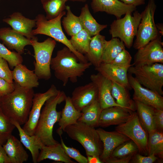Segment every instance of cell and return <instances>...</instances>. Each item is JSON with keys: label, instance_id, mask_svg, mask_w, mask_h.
<instances>
[{"label": "cell", "instance_id": "1", "mask_svg": "<svg viewBox=\"0 0 163 163\" xmlns=\"http://www.w3.org/2000/svg\"><path fill=\"white\" fill-rule=\"evenodd\" d=\"M14 83V90L1 98L0 108L6 116L21 125L28 119L35 93L33 88H23Z\"/></svg>", "mask_w": 163, "mask_h": 163}, {"label": "cell", "instance_id": "2", "mask_svg": "<svg viewBox=\"0 0 163 163\" xmlns=\"http://www.w3.org/2000/svg\"><path fill=\"white\" fill-rule=\"evenodd\" d=\"M91 65L89 62H80L76 55L65 46L57 52L55 57L52 58L50 68L54 71L55 77L65 86L69 80L76 82L78 78L83 75Z\"/></svg>", "mask_w": 163, "mask_h": 163}, {"label": "cell", "instance_id": "3", "mask_svg": "<svg viewBox=\"0 0 163 163\" xmlns=\"http://www.w3.org/2000/svg\"><path fill=\"white\" fill-rule=\"evenodd\" d=\"M66 96L63 91H60L57 94L47 99L44 104L34 135L43 145H53L59 143L53 136L54 126L59 122L62 112L57 110L56 107L58 104L65 101Z\"/></svg>", "mask_w": 163, "mask_h": 163}, {"label": "cell", "instance_id": "4", "mask_svg": "<svg viewBox=\"0 0 163 163\" xmlns=\"http://www.w3.org/2000/svg\"><path fill=\"white\" fill-rule=\"evenodd\" d=\"M66 13L65 11L57 17L49 20H47L43 14H38L35 18L36 28L33 30L32 34L34 36L40 34L50 37L56 41L62 43L67 47L76 55L80 62H87L88 61L85 56L74 48L62 30L61 20Z\"/></svg>", "mask_w": 163, "mask_h": 163}, {"label": "cell", "instance_id": "5", "mask_svg": "<svg viewBox=\"0 0 163 163\" xmlns=\"http://www.w3.org/2000/svg\"><path fill=\"white\" fill-rule=\"evenodd\" d=\"M64 131L70 138L81 144L87 156L99 157L102 153L103 144L94 127L78 121L67 126Z\"/></svg>", "mask_w": 163, "mask_h": 163}, {"label": "cell", "instance_id": "6", "mask_svg": "<svg viewBox=\"0 0 163 163\" xmlns=\"http://www.w3.org/2000/svg\"><path fill=\"white\" fill-rule=\"evenodd\" d=\"M132 13L128 11L123 18L114 20L109 30L112 38H119L128 49L133 46L141 17V14L138 11H135L133 15Z\"/></svg>", "mask_w": 163, "mask_h": 163}, {"label": "cell", "instance_id": "7", "mask_svg": "<svg viewBox=\"0 0 163 163\" xmlns=\"http://www.w3.org/2000/svg\"><path fill=\"white\" fill-rule=\"evenodd\" d=\"M30 42L34 51V73L39 79L48 80L51 76L50 63L56 41L49 37L42 42H38L37 38Z\"/></svg>", "mask_w": 163, "mask_h": 163}, {"label": "cell", "instance_id": "8", "mask_svg": "<svg viewBox=\"0 0 163 163\" xmlns=\"http://www.w3.org/2000/svg\"><path fill=\"white\" fill-rule=\"evenodd\" d=\"M128 72L133 75L142 86L162 96L163 63H156L139 67L131 66Z\"/></svg>", "mask_w": 163, "mask_h": 163}, {"label": "cell", "instance_id": "9", "mask_svg": "<svg viewBox=\"0 0 163 163\" xmlns=\"http://www.w3.org/2000/svg\"><path fill=\"white\" fill-rule=\"evenodd\" d=\"M156 8L155 0H149L144 10L141 13L140 23L133 45L135 49L137 50L144 46L160 35L154 19Z\"/></svg>", "mask_w": 163, "mask_h": 163}, {"label": "cell", "instance_id": "10", "mask_svg": "<svg viewBox=\"0 0 163 163\" xmlns=\"http://www.w3.org/2000/svg\"><path fill=\"white\" fill-rule=\"evenodd\" d=\"M115 130L132 140L137 146L139 153L148 155V134L140 122L136 112H133L126 122L116 126Z\"/></svg>", "mask_w": 163, "mask_h": 163}, {"label": "cell", "instance_id": "11", "mask_svg": "<svg viewBox=\"0 0 163 163\" xmlns=\"http://www.w3.org/2000/svg\"><path fill=\"white\" fill-rule=\"evenodd\" d=\"M159 35L137 49L132 66L139 67L156 63H163V42Z\"/></svg>", "mask_w": 163, "mask_h": 163}, {"label": "cell", "instance_id": "12", "mask_svg": "<svg viewBox=\"0 0 163 163\" xmlns=\"http://www.w3.org/2000/svg\"><path fill=\"white\" fill-rule=\"evenodd\" d=\"M60 91L52 84L45 92L34 94L28 119L22 127L27 134L30 136L34 135L43 106L47 99L57 94Z\"/></svg>", "mask_w": 163, "mask_h": 163}, {"label": "cell", "instance_id": "13", "mask_svg": "<svg viewBox=\"0 0 163 163\" xmlns=\"http://www.w3.org/2000/svg\"><path fill=\"white\" fill-rule=\"evenodd\" d=\"M129 84L134 90L133 100L139 101L156 109L163 110V97L157 93L142 86L128 73Z\"/></svg>", "mask_w": 163, "mask_h": 163}, {"label": "cell", "instance_id": "14", "mask_svg": "<svg viewBox=\"0 0 163 163\" xmlns=\"http://www.w3.org/2000/svg\"><path fill=\"white\" fill-rule=\"evenodd\" d=\"M91 5L94 12H105L117 19L121 18L128 11L132 13L136 10V7L125 4L119 0H91Z\"/></svg>", "mask_w": 163, "mask_h": 163}, {"label": "cell", "instance_id": "15", "mask_svg": "<svg viewBox=\"0 0 163 163\" xmlns=\"http://www.w3.org/2000/svg\"><path fill=\"white\" fill-rule=\"evenodd\" d=\"M70 97L72 102L75 108L82 112L84 108L97 98V87L92 82L79 86L75 88Z\"/></svg>", "mask_w": 163, "mask_h": 163}, {"label": "cell", "instance_id": "16", "mask_svg": "<svg viewBox=\"0 0 163 163\" xmlns=\"http://www.w3.org/2000/svg\"><path fill=\"white\" fill-rule=\"evenodd\" d=\"M90 78L91 81L97 87V100L102 110L113 106L121 107L116 103L111 95V81L98 72L97 74L91 75Z\"/></svg>", "mask_w": 163, "mask_h": 163}, {"label": "cell", "instance_id": "17", "mask_svg": "<svg viewBox=\"0 0 163 163\" xmlns=\"http://www.w3.org/2000/svg\"><path fill=\"white\" fill-rule=\"evenodd\" d=\"M96 130L103 144V151L99 157L104 163L110 156L117 146L130 140L126 136L116 130L108 132L101 128Z\"/></svg>", "mask_w": 163, "mask_h": 163}, {"label": "cell", "instance_id": "18", "mask_svg": "<svg viewBox=\"0 0 163 163\" xmlns=\"http://www.w3.org/2000/svg\"><path fill=\"white\" fill-rule=\"evenodd\" d=\"M133 111L118 106H113L102 110L98 126L103 127L119 125L126 122L132 116Z\"/></svg>", "mask_w": 163, "mask_h": 163}, {"label": "cell", "instance_id": "19", "mask_svg": "<svg viewBox=\"0 0 163 163\" xmlns=\"http://www.w3.org/2000/svg\"><path fill=\"white\" fill-rule=\"evenodd\" d=\"M3 21L9 25L14 31L30 40L37 38L32 33L33 28L36 26L35 19H31L21 13L15 12L4 18Z\"/></svg>", "mask_w": 163, "mask_h": 163}, {"label": "cell", "instance_id": "20", "mask_svg": "<svg viewBox=\"0 0 163 163\" xmlns=\"http://www.w3.org/2000/svg\"><path fill=\"white\" fill-rule=\"evenodd\" d=\"M129 68L117 66L110 63L102 62L99 66L95 68V69L111 82L123 86L129 90L132 88L128 78Z\"/></svg>", "mask_w": 163, "mask_h": 163}, {"label": "cell", "instance_id": "21", "mask_svg": "<svg viewBox=\"0 0 163 163\" xmlns=\"http://www.w3.org/2000/svg\"><path fill=\"white\" fill-rule=\"evenodd\" d=\"M0 39L8 49L14 50L21 55L24 53L26 46L31 45L30 40L10 27L0 28Z\"/></svg>", "mask_w": 163, "mask_h": 163}, {"label": "cell", "instance_id": "22", "mask_svg": "<svg viewBox=\"0 0 163 163\" xmlns=\"http://www.w3.org/2000/svg\"><path fill=\"white\" fill-rule=\"evenodd\" d=\"M12 73L14 82L22 87L33 88L39 85V78L34 71L29 70L22 63L15 66Z\"/></svg>", "mask_w": 163, "mask_h": 163}, {"label": "cell", "instance_id": "23", "mask_svg": "<svg viewBox=\"0 0 163 163\" xmlns=\"http://www.w3.org/2000/svg\"><path fill=\"white\" fill-rule=\"evenodd\" d=\"M2 146L11 163H22L28 160L29 155L22 143L12 135Z\"/></svg>", "mask_w": 163, "mask_h": 163}, {"label": "cell", "instance_id": "24", "mask_svg": "<svg viewBox=\"0 0 163 163\" xmlns=\"http://www.w3.org/2000/svg\"><path fill=\"white\" fill-rule=\"evenodd\" d=\"M49 159L65 163H76L71 159L66 153L61 143L43 145L40 149L37 159V163Z\"/></svg>", "mask_w": 163, "mask_h": 163}, {"label": "cell", "instance_id": "25", "mask_svg": "<svg viewBox=\"0 0 163 163\" xmlns=\"http://www.w3.org/2000/svg\"><path fill=\"white\" fill-rule=\"evenodd\" d=\"M65 104L61 112V117L58 122L59 128L57 133L61 135L68 126L77 123L82 115V112L77 110L72 102L71 97L66 96L65 100Z\"/></svg>", "mask_w": 163, "mask_h": 163}, {"label": "cell", "instance_id": "26", "mask_svg": "<svg viewBox=\"0 0 163 163\" xmlns=\"http://www.w3.org/2000/svg\"><path fill=\"white\" fill-rule=\"evenodd\" d=\"M106 40L104 36L100 34L92 37L85 57L95 68L102 63L103 50Z\"/></svg>", "mask_w": 163, "mask_h": 163}, {"label": "cell", "instance_id": "27", "mask_svg": "<svg viewBox=\"0 0 163 163\" xmlns=\"http://www.w3.org/2000/svg\"><path fill=\"white\" fill-rule=\"evenodd\" d=\"M19 132L20 141L22 144L31 152L32 161L37 163V159L39 154V150L43 145L40 143L34 135L30 136L23 130L21 125L15 120L11 119Z\"/></svg>", "mask_w": 163, "mask_h": 163}, {"label": "cell", "instance_id": "28", "mask_svg": "<svg viewBox=\"0 0 163 163\" xmlns=\"http://www.w3.org/2000/svg\"><path fill=\"white\" fill-rule=\"evenodd\" d=\"M78 17L83 29L92 37L100 34L101 31L107 27V25L100 24L96 21L91 13L87 4L82 8Z\"/></svg>", "mask_w": 163, "mask_h": 163}, {"label": "cell", "instance_id": "29", "mask_svg": "<svg viewBox=\"0 0 163 163\" xmlns=\"http://www.w3.org/2000/svg\"><path fill=\"white\" fill-rule=\"evenodd\" d=\"M129 90L125 86L112 82L111 94L116 103L123 108L135 111L134 101L131 99Z\"/></svg>", "mask_w": 163, "mask_h": 163}, {"label": "cell", "instance_id": "30", "mask_svg": "<svg viewBox=\"0 0 163 163\" xmlns=\"http://www.w3.org/2000/svg\"><path fill=\"white\" fill-rule=\"evenodd\" d=\"M134 101L136 110L141 124L147 132L155 130V108L136 100Z\"/></svg>", "mask_w": 163, "mask_h": 163}, {"label": "cell", "instance_id": "31", "mask_svg": "<svg viewBox=\"0 0 163 163\" xmlns=\"http://www.w3.org/2000/svg\"><path fill=\"white\" fill-rule=\"evenodd\" d=\"M102 109L97 98L82 110V115L78 121L95 127L99 126V121Z\"/></svg>", "mask_w": 163, "mask_h": 163}, {"label": "cell", "instance_id": "32", "mask_svg": "<svg viewBox=\"0 0 163 163\" xmlns=\"http://www.w3.org/2000/svg\"><path fill=\"white\" fill-rule=\"evenodd\" d=\"M125 49L124 43L118 38H112L109 41L106 40L102 54V63H110Z\"/></svg>", "mask_w": 163, "mask_h": 163}, {"label": "cell", "instance_id": "33", "mask_svg": "<svg viewBox=\"0 0 163 163\" xmlns=\"http://www.w3.org/2000/svg\"><path fill=\"white\" fill-rule=\"evenodd\" d=\"M147 142L148 155L154 154L163 158V133L155 129L149 133Z\"/></svg>", "mask_w": 163, "mask_h": 163}, {"label": "cell", "instance_id": "34", "mask_svg": "<svg viewBox=\"0 0 163 163\" xmlns=\"http://www.w3.org/2000/svg\"><path fill=\"white\" fill-rule=\"evenodd\" d=\"M66 15L62 20V24L68 35L71 37L78 33L83 28L79 17L72 12L70 7L66 6Z\"/></svg>", "mask_w": 163, "mask_h": 163}, {"label": "cell", "instance_id": "35", "mask_svg": "<svg viewBox=\"0 0 163 163\" xmlns=\"http://www.w3.org/2000/svg\"><path fill=\"white\" fill-rule=\"evenodd\" d=\"M68 0H41L43 7L48 20L58 17L66 9V2Z\"/></svg>", "mask_w": 163, "mask_h": 163}, {"label": "cell", "instance_id": "36", "mask_svg": "<svg viewBox=\"0 0 163 163\" xmlns=\"http://www.w3.org/2000/svg\"><path fill=\"white\" fill-rule=\"evenodd\" d=\"M92 37L83 29L75 35L71 36L69 41L74 48L79 53L85 55L88 52Z\"/></svg>", "mask_w": 163, "mask_h": 163}, {"label": "cell", "instance_id": "37", "mask_svg": "<svg viewBox=\"0 0 163 163\" xmlns=\"http://www.w3.org/2000/svg\"><path fill=\"white\" fill-rule=\"evenodd\" d=\"M136 145L131 140L126 142L117 146L109 158H118L133 155L138 152Z\"/></svg>", "mask_w": 163, "mask_h": 163}, {"label": "cell", "instance_id": "38", "mask_svg": "<svg viewBox=\"0 0 163 163\" xmlns=\"http://www.w3.org/2000/svg\"><path fill=\"white\" fill-rule=\"evenodd\" d=\"M15 127L11 119L6 116L0 108V144L6 142L7 139L12 135Z\"/></svg>", "mask_w": 163, "mask_h": 163}, {"label": "cell", "instance_id": "39", "mask_svg": "<svg viewBox=\"0 0 163 163\" xmlns=\"http://www.w3.org/2000/svg\"><path fill=\"white\" fill-rule=\"evenodd\" d=\"M0 57L6 61L12 69L22 63L23 62V58L21 54L17 52L11 51L1 43Z\"/></svg>", "mask_w": 163, "mask_h": 163}, {"label": "cell", "instance_id": "40", "mask_svg": "<svg viewBox=\"0 0 163 163\" xmlns=\"http://www.w3.org/2000/svg\"><path fill=\"white\" fill-rule=\"evenodd\" d=\"M132 59L131 55L125 49L120 52L110 63L117 66L129 68L132 66Z\"/></svg>", "mask_w": 163, "mask_h": 163}, {"label": "cell", "instance_id": "41", "mask_svg": "<svg viewBox=\"0 0 163 163\" xmlns=\"http://www.w3.org/2000/svg\"><path fill=\"white\" fill-rule=\"evenodd\" d=\"M61 144L66 153L70 158H72L79 163H88L87 158L82 155L79 151L72 147L67 146L64 143L61 135Z\"/></svg>", "mask_w": 163, "mask_h": 163}, {"label": "cell", "instance_id": "42", "mask_svg": "<svg viewBox=\"0 0 163 163\" xmlns=\"http://www.w3.org/2000/svg\"><path fill=\"white\" fill-rule=\"evenodd\" d=\"M7 62L0 57V78L10 83L14 82L12 71L9 68Z\"/></svg>", "mask_w": 163, "mask_h": 163}, {"label": "cell", "instance_id": "43", "mask_svg": "<svg viewBox=\"0 0 163 163\" xmlns=\"http://www.w3.org/2000/svg\"><path fill=\"white\" fill-rule=\"evenodd\" d=\"M158 159L157 157L154 154L145 156L137 152L133 155L129 163H153Z\"/></svg>", "mask_w": 163, "mask_h": 163}, {"label": "cell", "instance_id": "44", "mask_svg": "<svg viewBox=\"0 0 163 163\" xmlns=\"http://www.w3.org/2000/svg\"><path fill=\"white\" fill-rule=\"evenodd\" d=\"M15 87L14 82L13 83H10L0 78V98L12 92Z\"/></svg>", "mask_w": 163, "mask_h": 163}, {"label": "cell", "instance_id": "45", "mask_svg": "<svg viewBox=\"0 0 163 163\" xmlns=\"http://www.w3.org/2000/svg\"><path fill=\"white\" fill-rule=\"evenodd\" d=\"M154 124L155 129L163 131V110L155 109Z\"/></svg>", "mask_w": 163, "mask_h": 163}, {"label": "cell", "instance_id": "46", "mask_svg": "<svg viewBox=\"0 0 163 163\" xmlns=\"http://www.w3.org/2000/svg\"><path fill=\"white\" fill-rule=\"evenodd\" d=\"M133 155H131L125 157L118 158H109L106 160L104 162L106 163H129Z\"/></svg>", "mask_w": 163, "mask_h": 163}, {"label": "cell", "instance_id": "47", "mask_svg": "<svg viewBox=\"0 0 163 163\" xmlns=\"http://www.w3.org/2000/svg\"><path fill=\"white\" fill-rule=\"evenodd\" d=\"M0 163H11L2 146L0 144Z\"/></svg>", "mask_w": 163, "mask_h": 163}, {"label": "cell", "instance_id": "48", "mask_svg": "<svg viewBox=\"0 0 163 163\" xmlns=\"http://www.w3.org/2000/svg\"><path fill=\"white\" fill-rule=\"evenodd\" d=\"M124 4L135 7L145 4V0H119Z\"/></svg>", "mask_w": 163, "mask_h": 163}, {"label": "cell", "instance_id": "49", "mask_svg": "<svg viewBox=\"0 0 163 163\" xmlns=\"http://www.w3.org/2000/svg\"><path fill=\"white\" fill-rule=\"evenodd\" d=\"M88 163H104L99 157L87 156Z\"/></svg>", "mask_w": 163, "mask_h": 163}, {"label": "cell", "instance_id": "50", "mask_svg": "<svg viewBox=\"0 0 163 163\" xmlns=\"http://www.w3.org/2000/svg\"><path fill=\"white\" fill-rule=\"evenodd\" d=\"M156 27L160 34L163 35V24H155Z\"/></svg>", "mask_w": 163, "mask_h": 163}, {"label": "cell", "instance_id": "51", "mask_svg": "<svg viewBox=\"0 0 163 163\" xmlns=\"http://www.w3.org/2000/svg\"><path fill=\"white\" fill-rule=\"evenodd\" d=\"M68 1H70L73 2H84L86 1L87 0H68Z\"/></svg>", "mask_w": 163, "mask_h": 163}, {"label": "cell", "instance_id": "52", "mask_svg": "<svg viewBox=\"0 0 163 163\" xmlns=\"http://www.w3.org/2000/svg\"><path fill=\"white\" fill-rule=\"evenodd\" d=\"M0 103H1V98H0Z\"/></svg>", "mask_w": 163, "mask_h": 163}]
</instances>
